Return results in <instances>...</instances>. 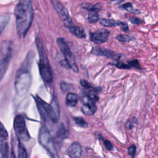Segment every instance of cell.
Segmentation results:
<instances>
[{
    "mask_svg": "<svg viewBox=\"0 0 158 158\" xmlns=\"http://www.w3.org/2000/svg\"><path fill=\"white\" fill-rule=\"evenodd\" d=\"M81 109L84 114L86 115H91L96 112L97 107L96 106V103L91 101H87L84 102V104L81 106Z\"/></svg>",
    "mask_w": 158,
    "mask_h": 158,
    "instance_id": "obj_12",
    "label": "cell"
},
{
    "mask_svg": "<svg viewBox=\"0 0 158 158\" xmlns=\"http://www.w3.org/2000/svg\"><path fill=\"white\" fill-rule=\"evenodd\" d=\"M136 151V148L135 144H131L130 147L128 148V154L131 156L132 157H133L135 155Z\"/></svg>",
    "mask_w": 158,
    "mask_h": 158,
    "instance_id": "obj_29",
    "label": "cell"
},
{
    "mask_svg": "<svg viewBox=\"0 0 158 158\" xmlns=\"http://www.w3.org/2000/svg\"><path fill=\"white\" fill-rule=\"evenodd\" d=\"M69 132L68 130L64 127L63 124H61L57 131V138L64 139L67 138L69 136Z\"/></svg>",
    "mask_w": 158,
    "mask_h": 158,
    "instance_id": "obj_16",
    "label": "cell"
},
{
    "mask_svg": "<svg viewBox=\"0 0 158 158\" xmlns=\"http://www.w3.org/2000/svg\"><path fill=\"white\" fill-rule=\"evenodd\" d=\"M123 1V0H112L111 1V3L113 4H118Z\"/></svg>",
    "mask_w": 158,
    "mask_h": 158,
    "instance_id": "obj_36",
    "label": "cell"
},
{
    "mask_svg": "<svg viewBox=\"0 0 158 158\" xmlns=\"http://www.w3.org/2000/svg\"><path fill=\"white\" fill-rule=\"evenodd\" d=\"M60 88L64 91H67L69 89V87L68 85L66 83H64V82L60 83Z\"/></svg>",
    "mask_w": 158,
    "mask_h": 158,
    "instance_id": "obj_35",
    "label": "cell"
},
{
    "mask_svg": "<svg viewBox=\"0 0 158 158\" xmlns=\"http://www.w3.org/2000/svg\"><path fill=\"white\" fill-rule=\"evenodd\" d=\"M51 3L57 14L63 21L64 25L68 28L72 26L73 23L72 19L65 7L58 0H51Z\"/></svg>",
    "mask_w": 158,
    "mask_h": 158,
    "instance_id": "obj_7",
    "label": "cell"
},
{
    "mask_svg": "<svg viewBox=\"0 0 158 158\" xmlns=\"http://www.w3.org/2000/svg\"><path fill=\"white\" fill-rule=\"evenodd\" d=\"M99 23L104 27H113L118 25V21H115L112 19H102L100 20Z\"/></svg>",
    "mask_w": 158,
    "mask_h": 158,
    "instance_id": "obj_18",
    "label": "cell"
},
{
    "mask_svg": "<svg viewBox=\"0 0 158 158\" xmlns=\"http://www.w3.org/2000/svg\"><path fill=\"white\" fill-rule=\"evenodd\" d=\"M67 154L70 157H80L82 156V148L81 144L77 141L72 143L67 149Z\"/></svg>",
    "mask_w": 158,
    "mask_h": 158,
    "instance_id": "obj_11",
    "label": "cell"
},
{
    "mask_svg": "<svg viewBox=\"0 0 158 158\" xmlns=\"http://www.w3.org/2000/svg\"><path fill=\"white\" fill-rule=\"evenodd\" d=\"M130 20L132 23L136 24V25H139V24H141L143 23V21L141 19H140L139 18H138V17H130Z\"/></svg>",
    "mask_w": 158,
    "mask_h": 158,
    "instance_id": "obj_33",
    "label": "cell"
},
{
    "mask_svg": "<svg viewBox=\"0 0 158 158\" xmlns=\"http://www.w3.org/2000/svg\"><path fill=\"white\" fill-rule=\"evenodd\" d=\"M12 48L10 41H3L1 47V79L2 78L12 57Z\"/></svg>",
    "mask_w": 158,
    "mask_h": 158,
    "instance_id": "obj_4",
    "label": "cell"
},
{
    "mask_svg": "<svg viewBox=\"0 0 158 158\" xmlns=\"http://www.w3.org/2000/svg\"><path fill=\"white\" fill-rule=\"evenodd\" d=\"M120 7L122 9H123L127 10V11H129V12H131V11L133 10V6L130 2L124 4L122 6H121Z\"/></svg>",
    "mask_w": 158,
    "mask_h": 158,
    "instance_id": "obj_31",
    "label": "cell"
},
{
    "mask_svg": "<svg viewBox=\"0 0 158 158\" xmlns=\"http://www.w3.org/2000/svg\"><path fill=\"white\" fill-rule=\"evenodd\" d=\"M104 146L106 148V149H108L109 151H111L113 149V145H112V144L111 143V142L110 141L104 140Z\"/></svg>",
    "mask_w": 158,
    "mask_h": 158,
    "instance_id": "obj_34",
    "label": "cell"
},
{
    "mask_svg": "<svg viewBox=\"0 0 158 158\" xmlns=\"http://www.w3.org/2000/svg\"><path fill=\"white\" fill-rule=\"evenodd\" d=\"M60 65L67 69H72V65L65 58L64 59L60 61Z\"/></svg>",
    "mask_w": 158,
    "mask_h": 158,
    "instance_id": "obj_27",
    "label": "cell"
},
{
    "mask_svg": "<svg viewBox=\"0 0 158 158\" xmlns=\"http://www.w3.org/2000/svg\"><path fill=\"white\" fill-rule=\"evenodd\" d=\"M14 128L16 135L22 141H28L30 138V134L27 130L25 120L23 115H17L14 120Z\"/></svg>",
    "mask_w": 158,
    "mask_h": 158,
    "instance_id": "obj_5",
    "label": "cell"
},
{
    "mask_svg": "<svg viewBox=\"0 0 158 158\" xmlns=\"http://www.w3.org/2000/svg\"><path fill=\"white\" fill-rule=\"evenodd\" d=\"M1 32L3 31V29L8 23L9 20V16L8 15H2L1 17Z\"/></svg>",
    "mask_w": 158,
    "mask_h": 158,
    "instance_id": "obj_26",
    "label": "cell"
},
{
    "mask_svg": "<svg viewBox=\"0 0 158 158\" xmlns=\"http://www.w3.org/2000/svg\"><path fill=\"white\" fill-rule=\"evenodd\" d=\"M91 52L94 55L97 56H104L107 58L113 59H118L121 57L120 54H117L114 51L107 49L106 48L98 47V46H94L92 48Z\"/></svg>",
    "mask_w": 158,
    "mask_h": 158,
    "instance_id": "obj_10",
    "label": "cell"
},
{
    "mask_svg": "<svg viewBox=\"0 0 158 158\" xmlns=\"http://www.w3.org/2000/svg\"><path fill=\"white\" fill-rule=\"evenodd\" d=\"M109 36V31L106 29H100L94 32L90 33V40L98 44L105 43Z\"/></svg>",
    "mask_w": 158,
    "mask_h": 158,
    "instance_id": "obj_9",
    "label": "cell"
},
{
    "mask_svg": "<svg viewBox=\"0 0 158 158\" xmlns=\"http://www.w3.org/2000/svg\"><path fill=\"white\" fill-rule=\"evenodd\" d=\"M69 29L70 32L77 38H85L86 37V34L84 29L79 26H76L73 25L72 26L69 27Z\"/></svg>",
    "mask_w": 158,
    "mask_h": 158,
    "instance_id": "obj_13",
    "label": "cell"
},
{
    "mask_svg": "<svg viewBox=\"0 0 158 158\" xmlns=\"http://www.w3.org/2000/svg\"><path fill=\"white\" fill-rule=\"evenodd\" d=\"M39 141H40V143L44 147V148L48 150L51 154H56L54 153L56 152V151L52 137L46 127L41 128L39 135Z\"/></svg>",
    "mask_w": 158,
    "mask_h": 158,
    "instance_id": "obj_8",
    "label": "cell"
},
{
    "mask_svg": "<svg viewBox=\"0 0 158 158\" xmlns=\"http://www.w3.org/2000/svg\"><path fill=\"white\" fill-rule=\"evenodd\" d=\"M128 64L131 67H135L138 69H141V66L139 64V62L136 59H134L132 60H130L128 62Z\"/></svg>",
    "mask_w": 158,
    "mask_h": 158,
    "instance_id": "obj_28",
    "label": "cell"
},
{
    "mask_svg": "<svg viewBox=\"0 0 158 158\" xmlns=\"http://www.w3.org/2000/svg\"><path fill=\"white\" fill-rule=\"evenodd\" d=\"M57 43L59 47L61 52L64 54L65 58L72 65V69L75 72H78V68L76 64L74 57L73 56L72 52H71L70 48L69 47L67 43L62 38H58L57 39Z\"/></svg>",
    "mask_w": 158,
    "mask_h": 158,
    "instance_id": "obj_6",
    "label": "cell"
},
{
    "mask_svg": "<svg viewBox=\"0 0 158 158\" xmlns=\"http://www.w3.org/2000/svg\"><path fill=\"white\" fill-rule=\"evenodd\" d=\"M73 120L75 123L79 127L86 128L88 127V124L86 121L81 117H73Z\"/></svg>",
    "mask_w": 158,
    "mask_h": 158,
    "instance_id": "obj_20",
    "label": "cell"
},
{
    "mask_svg": "<svg viewBox=\"0 0 158 158\" xmlns=\"http://www.w3.org/2000/svg\"><path fill=\"white\" fill-rule=\"evenodd\" d=\"M35 101L41 115L45 118H48L53 122H57L59 117V109L56 99H53L52 103L50 104L36 96Z\"/></svg>",
    "mask_w": 158,
    "mask_h": 158,
    "instance_id": "obj_3",
    "label": "cell"
},
{
    "mask_svg": "<svg viewBox=\"0 0 158 158\" xmlns=\"http://www.w3.org/2000/svg\"><path fill=\"white\" fill-rule=\"evenodd\" d=\"M114 65H115V67H117V68L118 69H131V67L128 64H126L121 61H118L117 60V62H113L112 64Z\"/></svg>",
    "mask_w": 158,
    "mask_h": 158,
    "instance_id": "obj_23",
    "label": "cell"
},
{
    "mask_svg": "<svg viewBox=\"0 0 158 158\" xmlns=\"http://www.w3.org/2000/svg\"><path fill=\"white\" fill-rule=\"evenodd\" d=\"M1 157H7L9 154V146L5 141H1Z\"/></svg>",
    "mask_w": 158,
    "mask_h": 158,
    "instance_id": "obj_19",
    "label": "cell"
},
{
    "mask_svg": "<svg viewBox=\"0 0 158 158\" xmlns=\"http://www.w3.org/2000/svg\"><path fill=\"white\" fill-rule=\"evenodd\" d=\"M79 100L78 96L73 93H69L66 96V105L69 107H75Z\"/></svg>",
    "mask_w": 158,
    "mask_h": 158,
    "instance_id": "obj_14",
    "label": "cell"
},
{
    "mask_svg": "<svg viewBox=\"0 0 158 158\" xmlns=\"http://www.w3.org/2000/svg\"><path fill=\"white\" fill-rule=\"evenodd\" d=\"M0 136H1V141H5L7 139V137H8V134L7 132L6 131V130L5 129V128L4 127V125L2 123L1 124V129H0Z\"/></svg>",
    "mask_w": 158,
    "mask_h": 158,
    "instance_id": "obj_25",
    "label": "cell"
},
{
    "mask_svg": "<svg viewBox=\"0 0 158 158\" xmlns=\"http://www.w3.org/2000/svg\"><path fill=\"white\" fill-rule=\"evenodd\" d=\"M80 84L85 89H87L88 91H92L94 93H98L101 90L100 88H96L94 86H93L91 84H89L86 80L84 79L80 80Z\"/></svg>",
    "mask_w": 158,
    "mask_h": 158,
    "instance_id": "obj_15",
    "label": "cell"
},
{
    "mask_svg": "<svg viewBox=\"0 0 158 158\" xmlns=\"http://www.w3.org/2000/svg\"><path fill=\"white\" fill-rule=\"evenodd\" d=\"M82 6H83V8L88 10V11L94 10H96V11L99 12L101 9V6H100V4H97L96 5H91L89 4H82Z\"/></svg>",
    "mask_w": 158,
    "mask_h": 158,
    "instance_id": "obj_21",
    "label": "cell"
},
{
    "mask_svg": "<svg viewBox=\"0 0 158 158\" xmlns=\"http://www.w3.org/2000/svg\"><path fill=\"white\" fill-rule=\"evenodd\" d=\"M117 39L121 42H128L130 41L134 40V38L133 36L127 35H118L117 36Z\"/></svg>",
    "mask_w": 158,
    "mask_h": 158,
    "instance_id": "obj_22",
    "label": "cell"
},
{
    "mask_svg": "<svg viewBox=\"0 0 158 158\" xmlns=\"http://www.w3.org/2000/svg\"><path fill=\"white\" fill-rule=\"evenodd\" d=\"M98 12V11L94 10H89L87 19L89 23H96L99 21V17Z\"/></svg>",
    "mask_w": 158,
    "mask_h": 158,
    "instance_id": "obj_17",
    "label": "cell"
},
{
    "mask_svg": "<svg viewBox=\"0 0 158 158\" xmlns=\"http://www.w3.org/2000/svg\"><path fill=\"white\" fill-rule=\"evenodd\" d=\"M136 123V120L135 119V118L128 120L126 123V127L128 129H131L134 127Z\"/></svg>",
    "mask_w": 158,
    "mask_h": 158,
    "instance_id": "obj_30",
    "label": "cell"
},
{
    "mask_svg": "<svg viewBox=\"0 0 158 158\" xmlns=\"http://www.w3.org/2000/svg\"><path fill=\"white\" fill-rule=\"evenodd\" d=\"M120 28L124 31H127L128 30V26L127 23L125 22H122V21H118V25Z\"/></svg>",
    "mask_w": 158,
    "mask_h": 158,
    "instance_id": "obj_32",
    "label": "cell"
},
{
    "mask_svg": "<svg viewBox=\"0 0 158 158\" xmlns=\"http://www.w3.org/2000/svg\"><path fill=\"white\" fill-rule=\"evenodd\" d=\"M35 43L40 56L39 70L40 75L45 83L49 84L52 81L53 74L49 64V61L47 57L46 50L40 39L36 38Z\"/></svg>",
    "mask_w": 158,
    "mask_h": 158,
    "instance_id": "obj_2",
    "label": "cell"
},
{
    "mask_svg": "<svg viewBox=\"0 0 158 158\" xmlns=\"http://www.w3.org/2000/svg\"><path fill=\"white\" fill-rule=\"evenodd\" d=\"M18 157H27V154L24 147L19 143L18 145Z\"/></svg>",
    "mask_w": 158,
    "mask_h": 158,
    "instance_id": "obj_24",
    "label": "cell"
},
{
    "mask_svg": "<svg viewBox=\"0 0 158 158\" xmlns=\"http://www.w3.org/2000/svg\"><path fill=\"white\" fill-rule=\"evenodd\" d=\"M18 35L24 38L28 31L33 19V9L31 0H19L14 10Z\"/></svg>",
    "mask_w": 158,
    "mask_h": 158,
    "instance_id": "obj_1",
    "label": "cell"
}]
</instances>
